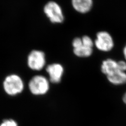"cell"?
I'll use <instances>...</instances> for the list:
<instances>
[{
	"mask_svg": "<svg viewBox=\"0 0 126 126\" xmlns=\"http://www.w3.org/2000/svg\"><path fill=\"white\" fill-rule=\"evenodd\" d=\"M3 86L5 92L8 94L14 96L23 92L24 83L20 77L16 74H11L5 78Z\"/></svg>",
	"mask_w": 126,
	"mask_h": 126,
	"instance_id": "cell-1",
	"label": "cell"
},
{
	"mask_svg": "<svg viewBox=\"0 0 126 126\" xmlns=\"http://www.w3.org/2000/svg\"><path fill=\"white\" fill-rule=\"evenodd\" d=\"M29 88L33 95L45 94L50 89V81L44 76L36 75L29 82Z\"/></svg>",
	"mask_w": 126,
	"mask_h": 126,
	"instance_id": "cell-2",
	"label": "cell"
},
{
	"mask_svg": "<svg viewBox=\"0 0 126 126\" xmlns=\"http://www.w3.org/2000/svg\"><path fill=\"white\" fill-rule=\"evenodd\" d=\"M44 12L51 23H61L64 20L63 10L55 1H49L44 7Z\"/></svg>",
	"mask_w": 126,
	"mask_h": 126,
	"instance_id": "cell-3",
	"label": "cell"
},
{
	"mask_svg": "<svg viewBox=\"0 0 126 126\" xmlns=\"http://www.w3.org/2000/svg\"><path fill=\"white\" fill-rule=\"evenodd\" d=\"M27 64L33 71H39L42 70L46 64L45 53L40 50H32L28 56Z\"/></svg>",
	"mask_w": 126,
	"mask_h": 126,
	"instance_id": "cell-4",
	"label": "cell"
},
{
	"mask_svg": "<svg viewBox=\"0 0 126 126\" xmlns=\"http://www.w3.org/2000/svg\"><path fill=\"white\" fill-rule=\"evenodd\" d=\"M96 48L103 52H109L114 47V43L113 37L108 32L101 31L96 34L94 42Z\"/></svg>",
	"mask_w": 126,
	"mask_h": 126,
	"instance_id": "cell-5",
	"label": "cell"
},
{
	"mask_svg": "<svg viewBox=\"0 0 126 126\" xmlns=\"http://www.w3.org/2000/svg\"><path fill=\"white\" fill-rule=\"evenodd\" d=\"M49 77V81L57 84L61 81L64 72L63 65L59 63H53L48 65L46 68Z\"/></svg>",
	"mask_w": 126,
	"mask_h": 126,
	"instance_id": "cell-6",
	"label": "cell"
},
{
	"mask_svg": "<svg viewBox=\"0 0 126 126\" xmlns=\"http://www.w3.org/2000/svg\"><path fill=\"white\" fill-rule=\"evenodd\" d=\"M71 3L73 8L77 12L86 14L92 9L93 0H71Z\"/></svg>",
	"mask_w": 126,
	"mask_h": 126,
	"instance_id": "cell-7",
	"label": "cell"
},
{
	"mask_svg": "<svg viewBox=\"0 0 126 126\" xmlns=\"http://www.w3.org/2000/svg\"><path fill=\"white\" fill-rule=\"evenodd\" d=\"M119 70L118 62L113 59H108L104 60L101 65V72L107 76Z\"/></svg>",
	"mask_w": 126,
	"mask_h": 126,
	"instance_id": "cell-8",
	"label": "cell"
},
{
	"mask_svg": "<svg viewBox=\"0 0 126 126\" xmlns=\"http://www.w3.org/2000/svg\"><path fill=\"white\" fill-rule=\"evenodd\" d=\"M110 83L114 85H121L126 83V73L120 70L107 76Z\"/></svg>",
	"mask_w": 126,
	"mask_h": 126,
	"instance_id": "cell-9",
	"label": "cell"
},
{
	"mask_svg": "<svg viewBox=\"0 0 126 126\" xmlns=\"http://www.w3.org/2000/svg\"><path fill=\"white\" fill-rule=\"evenodd\" d=\"M73 53L77 57L79 58H87L90 57L93 53V49L84 45L73 49Z\"/></svg>",
	"mask_w": 126,
	"mask_h": 126,
	"instance_id": "cell-10",
	"label": "cell"
},
{
	"mask_svg": "<svg viewBox=\"0 0 126 126\" xmlns=\"http://www.w3.org/2000/svg\"><path fill=\"white\" fill-rule=\"evenodd\" d=\"M83 45L93 48L94 45V42L90 36H84L81 37Z\"/></svg>",
	"mask_w": 126,
	"mask_h": 126,
	"instance_id": "cell-11",
	"label": "cell"
},
{
	"mask_svg": "<svg viewBox=\"0 0 126 126\" xmlns=\"http://www.w3.org/2000/svg\"><path fill=\"white\" fill-rule=\"evenodd\" d=\"M0 126H18L17 122L12 119L5 120L0 125Z\"/></svg>",
	"mask_w": 126,
	"mask_h": 126,
	"instance_id": "cell-12",
	"label": "cell"
},
{
	"mask_svg": "<svg viewBox=\"0 0 126 126\" xmlns=\"http://www.w3.org/2000/svg\"><path fill=\"white\" fill-rule=\"evenodd\" d=\"M83 45L82 39L80 37H77L72 41V45L73 49L77 48Z\"/></svg>",
	"mask_w": 126,
	"mask_h": 126,
	"instance_id": "cell-13",
	"label": "cell"
},
{
	"mask_svg": "<svg viewBox=\"0 0 126 126\" xmlns=\"http://www.w3.org/2000/svg\"><path fill=\"white\" fill-rule=\"evenodd\" d=\"M118 68L120 71L125 72L126 71V62L125 61L123 60L118 61Z\"/></svg>",
	"mask_w": 126,
	"mask_h": 126,
	"instance_id": "cell-14",
	"label": "cell"
},
{
	"mask_svg": "<svg viewBox=\"0 0 126 126\" xmlns=\"http://www.w3.org/2000/svg\"><path fill=\"white\" fill-rule=\"evenodd\" d=\"M123 54L124 55V58L126 59V45H125V46L124 47L123 49Z\"/></svg>",
	"mask_w": 126,
	"mask_h": 126,
	"instance_id": "cell-15",
	"label": "cell"
},
{
	"mask_svg": "<svg viewBox=\"0 0 126 126\" xmlns=\"http://www.w3.org/2000/svg\"><path fill=\"white\" fill-rule=\"evenodd\" d=\"M123 102L126 104V93L123 97Z\"/></svg>",
	"mask_w": 126,
	"mask_h": 126,
	"instance_id": "cell-16",
	"label": "cell"
}]
</instances>
